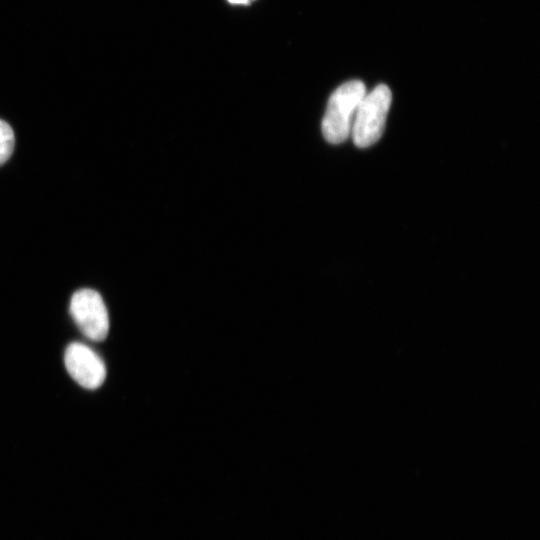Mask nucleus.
Wrapping results in <instances>:
<instances>
[{
    "instance_id": "nucleus-1",
    "label": "nucleus",
    "mask_w": 540,
    "mask_h": 540,
    "mask_svg": "<svg viewBox=\"0 0 540 540\" xmlns=\"http://www.w3.org/2000/svg\"><path fill=\"white\" fill-rule=\"evenodd\" d=\"M365 94L360 80L347 81L331 94L321 126L327 142L340 144L350 136L356 110Z\"/></svg>"
},
{
    "instance_id": "nucleus-2",
    "label": "nucleus",
    "mask_w": 540,
    "mask_h": 540,
    "mask_svg": "<svg viewBox=\"0 0 540 540\" xmlns=\"http://www.w3.org/2000/svg\"><path fill=\"white\" fill-rule=\"evenodd\" d=\"M391 102L392 93L385 84L365 94L356 110L350 134L357 147L367 148L381 138Z\"/></svg>"
},
{
    "instance_id": "nucleus-3",
    "label": "nucleus",
    "mask_w": 540,
    "mask_h": 540,
    "mask_svg": "<svg viewBox=\"0 0 540 540\" xmlns=\"http://www.w3.org/2000/svg\"><path fill=\"white\" fill-rule=\"evenodd\" d=\"M70 314L80 331L93 341H102L109 331L108 311L101 295L92 289L76 291L71 297Z\"/></svg>"
},
{
    "instance_id": "nucleus-4",
    "label": "nucleus",
    "mask_w": 540,
    "mask_h": 540,
    "mask_svg": "<svg viewBox=\"0 0 540 540\" xmlns=\"http://www.w3.org/2000/svg\"><path fill=\"white\" fill-rule=\"evenodd\" d=\"M64 362L70 376L84 388L96 389L105 380L104 362L90 347L82 343H71L67 347Z\"/></svg>"
},
{
    "instance_id": "nucleus-5",
    "label": "nucleus",
    "mask_w": 540,
    "mask_h": 540,
    "mask_svg": "<svg viewBox=\"0 0 540 540\" xmlns=\"http://www.w3.org/2000/svg\"><path fill=\"white\" fill-rule=\"evenodd\" d=\"M14 148V132L10 125L0 119V165L11 156Z\"/></svg>"
},
{
    "instance_id": "nucleus-6",
    "label": "nucleus",
    "mask_w": 540,
    "mask_h": 540,
    "mask_svg": "<svg viewBox=\"0 0 540 540\" xmlns=\"http://www.w3.org/2000/svg\"><path fill=\"white\" fill-rule=\"evenodd\" d=\"M252 0H228L229 3L235 4V5H246L250 3Z\"/></svg>"
}]
</instances>
